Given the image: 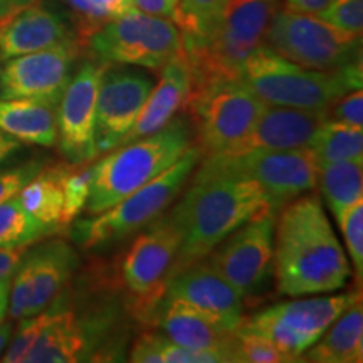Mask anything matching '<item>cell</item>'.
Here are the masks:
<instances>
[{"mask_svg":"<svg viewBox=\"0 0 363 363\" xmlns=\"http://www.w3.org/2000/svg\"><path fill=\"white\" fill-rule=\"evenodd\" d=\"M130 360L135 363H162L160 355H158L155 331L142 333L136 338L130 352Z\"/></svg>","mask_w":363,"mask_h":363,"instance_id":"cell-39","label":"cell"},{"mask_svg":"<svg viewBox=\"0 0 363 363\" xmlns=\"http://www.w3.org/2000/svg\"><path fill=\"white\" fill-rule=\"evenodd\" d=\"M48 321L24 358V363H72L91 360L103 320H79L72 311L48 308Z\"/></svg>","mask_w":363,"mask_h":363,"instance_id":"cell-19","label":"cell"},{"mask_svg":"<svg viewBox=\"0 0 363 363\" xmlns=\"http://www.w3.org/2000/svg\"><path fill=\"white\" fill-rule=\"evenodd\" d=\"M264 39L279 56L310 69L333 71L362 59V35L340 30L315 13L291 9L276 11Z\"/></svg>","mask_w":363,"mask_h":363,"instance_id":"cell-9","label":"cell"},{"mask_svg":"<svg viewBox=\"0 0 363 363\" xmlns=\"http://www.w3.org/2000/svg\"><path fill=\"white\" fill-rule=\"evenodd\" d=\"M190 89H192V76H190V67L184 49H180L162 67L160 79L155 88L150 91L135 125L131 126L120 145L131 143L165 128L177 113L185 108Z\"/></svg>","mask_w":363,"mask_h":363,"instance_id":"cell-22","label":"cell"},{"mask_svg":"<svg viewBox=\"0 0 363 363\" xmlns=\"http://www.w3.org/2000/svg\"><path fill=\"white\" fill-rule=\"evenodd\" d=\"M133 7L152 16L172 19L174 17L177 0H133Z\"/></svg>","mask_w":363,"mask_h":363,"instance_id":"cell-42","label":"cell"},{"mask_svg":"<svg viewBox=\"0 0 363 363\" xmlns=\"http://www.w3.org/2000/svg\"><path fill=\"white\" fill-rule=\"evenodd\" d=\"M358 296L362 291L281 303L242 320L238 330L261 335L289 362H298Z\"/></svg>","mask_w":363,"mask_h":363,"instance_id":"cell-11","label":"cell"},{"mask_svg":"<svg viewBox=\"0 0 363 363\" xmlns=\"http://www.w3.org/2000/svg\"><path fill=\"white\" fill-rule=\"evenodd\" d=\"M274 234L272 272L281 294L331 293L347 284L350 266L315 195L284 203Z\"/></svg>","mask_w":363,"mask_h":363,"instance_id":"cell-1","label":"cell"},{"mask_svg":"<svg viewBox=\"0 0 363 363\" xmlns=\"http://www.w3.org/2000/svg\"><path fill=\"white\" fill-rule=\"evenodd\" d=\"M301 360L316 363H360L363 360L362 296L347 306Z\"/></svg>","mask_w":363,"mask_h":363,"instance_id":"cell-24","label":"cell"},{"mask_svg":"<svg viewBox=\"0 0 363 363\" xmlns=\"http://www.w3.org/2000/svg\"><path fill=\"white\" fill-rule=\"evenodd\" d=\"M72 9L78 26V38L84 45L86 39L99 27L123 16L133 7V0H66Z\"/></svg>","mask_w":363,"mask_h":363,"instance_id":"cell-31","label":"cell"},{"mask_svg":"<svg viewBox=\"0 0 363 363\" xmlns=\"http://www.w3.org/2000/svg\"><path fill=\"white\" fill-rule=\"evenodd\" d=\"M106 62L86 61L67 83L56 108L57 148L71 165H86L98 157L94 142L96 98Z\"/></svg>","mask_w":363,"mask_h":363,"instance_id":"cell-15","label":"cell"},{"mask_svg":"<svg viewBox=\"0 0 363 363\" xmlns=\"http://www.w3.org/2000/svg\"><path fill=\"white\" fill-rule=\"evenodd\" d=\"M0 128L24 145L56 147V108L30 99L0 98Z\"/></svg>","mask_w":363,"mask_h":363,"instance_id":"cell-25","label":"cell"},{"mask_svg":"<svg viewBox=\"0 0 363 363\" xmlns=\"http://www.w3.org/2000/svg\"><path fill=\"white\" fill-rule=\"evenodd\" d=\"M12 337V325L11 323H0V353L9 345V340Z\"/></svg>","mask_w":363,"mask_h":363,"instance_id":"cell-46","label":"cell"},{"mask_svg":"<svg viewBox=\"0 0 363 363\" xmlns=\"http://www.w3.org/2000/svg\"><path fill=\"white\" fill-rule=\"evenodd\" d=\"M333 120L342 121V123L358 126L362 128L363 125V93L360 89L348 91L342 98L335 101Z\"/></svg>","mask_w":363,"mask_h":363,"instance_id":"cell-38","label":"cell"},{"mask_svg":"<svg viewBox=\"0 0 363 363\" xmlns=\"http://www.w3.org/2000/svg\"><path fill=\"white\" fill-rule=\"evenodd\" d=\"M240 81L266 104L330 110L348 91L362 88V59L333 71L299 66L262 44L240 69Z\"/></svg>","mask_w":363,"mask_h":363,"instance_id":"cell-3","label":"cell"},{"mask_svg":"<svg viewBox=\"0 0 363 363\" xmlns=\"http://www.w3.org/2000/svg\"><path fill=\"white\" fill-rule=\"evenodd\" d=\"M27 257L33 264V299L29 316H34L51 308L69 283L78 267V254L65 240H51L34 249H27Z\"/></svg>","mask_w":363,"mask_h":363,"instance_id":"cell-23","label":"cell"},{"mask_svg":"<svg viewBox=\"0 0 363 363\" xmlns=\"http://www.w3.org/2000/svg\"><path fill=\"white\" fill-rule=\"evenodd\" d=\"M328 111L266 104L251 131L238 145L220 153L239 155L246 152H274L308 147L313 135L328 118Z\"/></svg>","mask_w":363,"mask_h":363,"instance_id":"cell-18","label":"cell"},{"mask_svg":"<svg viewBox=\"0 0 363 363\" xmlns=\"http://www.w3.org/2000/svg\"><path fill=\"white\" fill-rule=\"evenodd\" d=\"M315 16L345 33L362 35L363 0H331L323 11Z\"/></svg>","mask_w":363,"mask_h":363,"instance_id":"cell-34","label":"cell"},{"mask_svg":"<svg viewBox=\"0 0 363 363\" xmlns=\"http://www.w3.org/2000/svg\"><path fill=\"white\" fill-rule=\"evenodd\" d=\"M81 48L83 44L74 40L6 59L0 67V98L30 99L57 108Z\"/></svg>","mask_w":363,"mask_h":363,"instance_id":"cell-14","label":"cell"},{"mask_svg":"<svg viewBox=\"0 0 363 363\" xmlns=\"http://www.w3.org/2000/svg\"><path fill=\"white\" fill-rule=\"evenodd\" d=\"M269 211L276 207L257 182L195 174L192 185L169 214L182 234L180 252L170 274L203 259L235 229Z\"/></svg>","mask_w":363,"mask_h":363,"instance_id":"cell-2","label":"cell"},{"mask_svg":"<svg viewBox=\"0 0 363 363\" xmlns=\"http://www.w3.org/2000/svg\"><path fill=\"white\" fill-rule=\"evenodd\" d=\"M74 40L78 34L56 12L33 2L0 21V61Z\"/></svg>","mask_w":363,"mask_h":363,"instance_id":"cell-20","label":"cell"},{"mask_svg":"<svg viewBox=\"0 0 363 363\" xmlns=\"http://www.w3.org/2000/svg\"><path fill=\"white\" fill-rule=\"evenodd\" d=\"M235 343H238L239 362L249 363H283L289 358L283 355L269 340L256 333L235 330Z\"/></svg>","mask_w":363,"mask_h":363,"instance_id":"cell-35","label":"cell"},{"mask_svg":"<svg viewBox=\"0 0 363 363\" xmlns=\"http://www.w3.org/2000/svg\"><path fill=\"white\" fill-rule=\"evenodd\" d=\"M147 320L160 326L163 335L177 345L192 350L224 352L229 353L234 362H239L235 331L220 328L185 303L162 296Z\"/></svg>","mask_w":363,"mask_h":363,"instance_id":"cell-21","label":"cell"},{"mask_svg":"<svg viewBox=\"0 0 363 363\" xmlns=\"http://www.w3.org/2000/svg\"><path fill=\"white\" fill-rule=\"evenodd\" d=\"M33 2H35V0H0V21L7 17L9 13L16 12L17 9L29 6Z\"/></svg>","mask_w":363,"mask_h":363,"instance_id":"cell-45","label":"cell"},{"mask_svg":"<svg viewBox=\"0 0 363 363\" xmlns=\"http://www.w3.org/2000/svg\"><path fill=\"white\" fill-rule=\"evenodd\" d=\"M91 180H93V165H67L62 179L65 187V207H62V229L71 225L81 212L86 208L89 197Z\"/></svg>","mask_w":363,"mask_h":363,"instance_id":"cell-32","label":"cell"},{"mask_svg":"<svg viewBox=\"0 0 363 363\" xmlns=\"http://www.w3.org/2000/svg\"><path fill=\"white\" fill-rule=\"evenodd\" d=\"M67 165L44 167L33 180L27 182L17 194L22 207L40 224L52 227L56 233L62 229V207H65V187L62 179Z\"/></svg>","mask_w":363,"mask_h":363,"instance_id":"cell-26","label":"cell"},{"mask_svg":"<svg viewBox=\"0 0 363 363\" xmlns=\"http://www.w3.org/2000/svg\"><path fill=\"white\" fill-rule=\"evenodd\" d=\"M286 7L296 12L305 13H318L328 6L331 0H284Z\"/></svg>","mask_w":363,"mask_h":363,"instance_id":"cell-43","label":"cell"},{"mask_svg":"<svg viewBox=\"0 0 363 363\" xmlns=\"http://www.w3.org/2000/svg\"><path fill=\"white\" fill-rule=\"evenodd\" d=\"M49 313L48 310L38 315L24 318L19 326V331L13 337V340L9 345L7 352L4 353L2 362L6 363H24V358L29 353L30 348L34 347L35 340H38L39 333L43 331L45 321H48Z\"/></svg>","mask_w":363,"mask_h":363,"instance_id":"cell-36","label":"cell"},{"mask_svg":"<svg viewBox=\"0 0 363 363\" xmlns=\"http://www.w3.org/2000/svg\"><path fill=\"white\" fill-rule=\"evenodd\" d=\"M26 150V145L17 140L16 136H12L7 131L0 128V170L6 169L7 165H11L13 160H17V157L21 155Z\"/></svg>","mask_w":363,"mask_h":363,"instance_id":"cell-41","label":"cell"},{"mask_svg":"<svg viewBox=\"0 0 363 363\" xmlns=\"http://www.w3.org/2000/svg\"><path fill=\"white\" fill-rule=\"evenodd\" d=\"M190 142L192 128L189 121L174 118L157 133L116 147L111 155L93 165V180L84 211L96 216L123 201L174 165L190 147Z\"/></svg>","mask_w":363,"mask_h":363,"instance_id":"cell-4","label":"cell"},{"mask_svg":"<svg viewBox=\"0 0 363 363\" xmlns=\"http://www.w3.org/2000/svg\"><path fill=\"white\" fill-rule=\"evenodd\" d=\"M363 160H343L320 167L318 185L335 219L348 207L363 201Z\"/></svg>","mask_w":363,"mask_h":363,"instance_id":"cell-27","label":"cell"},{"mask_svg":"<svg viewBox=\"0 0 363 363\" xmlns=\"http://www.w3.org/2000/svg\"><path fill=\"white\" fill-rule=\"evenodd\" d=\"M266 103L240 79L219 81L190 91L184 110L194 118L202 157L233 148L246 136Z\"/></svg>","mask_w":363,"mask_h":363,"instance_id":"cell-8","label":"cell"},{"mask_svg":"<svg viewBox=\"0 0 363 363\" xmlns=\"http://www.w3.org/2000/svg\"><path fill=\"white\" fill-rule=\"evenodd\" d=\"M337 220L360 283L363 278V201L348 207L342 216L337 217Z\"/></svg>","mask_w":363,"mask_h":363,"instance_id":"cell-33","label":"cell"},{"mask_svg":"<svg viewBox=\"0 0 363 363\" xmlns=\"http://www.w3.org/2000/svg\"><path fill=\"white\" fill-rule=\"evenodd\" d=\"M320 167L311 148L301 147L274 152H246L239 155L216 153L203 157L197 174L234 175L257 182L278 211L284 203L318 187Z\"/></svg>","mask_w":363,"mask_h":363,"instance_id":"cell-7","label":"cell"},{"mask_svg":"<svg viewBox=\"0 0 363 363\" xmlns=\"http://www.w3.org/2000/svg\"><path fill=\"white\" fill-rule=\"evenodd\" d=\"M182 234L170 216L148 224V229L131 244L120 266L123 286L138 298V315L148 316L163 296L165 281L180 252Z\"/></svg>","mask_w":363,"mask_h":363,"instance_id":"cell-13","label":"cell"},{"mask_svg":"<svg viewBox=\"0 0 363 363\" xmlns=\"http://www.w3.org/2000/svg\"><path fill=\"white\" fill-rule=\"evenodd\" d=\"M101 62L162 69L182 49L180 30L172 21L131 7L86 39Z\"/></svg>","mask_w":363,"mask_h":363,"instance_id":"cell-10","label":"cell"},{"mask_svg":"<svg viewBox=\"0 0 363 363\" xmlns=\"http://www.w3.org/2000/svg\"><path fill=\"white\" fill-rule=\"evenodd\" d=\"M49 234L56 230L27 214L17 195L0 202V247L30 246Z\"/></svg>","mask_w":363,"mask_h":363,"instance_id":"cell-30","label":"cell"},{"mask_svg":"<svg viewBox=\"0 0 363 363\" xmlns=\"http://www.w3.org/2000/svg\"><path fill=\"white\" fill-rule=\"evenodd\" d=\"M278 0H229L214 33L201 43H182L192 89L240 79L244 61L264 43Z\"/></svg>","mask_w":363,"mask_h":363,"instance_id":"cell-5","label":"cell"},{"mask_svg":"<svg viewBox=\"0 0 363 363\" xmlns=\"http://www.w3.org/2000/svg\"><path fill=\"white\" fill-rule=\"evenodd\" d=\"M308 147L315 153L320 165L343 160H363L362 128L326 118Z\"/></svg>","mask_w":363,"mask_h":363,"instance_id":"cell-28","label":"cell"},{"mask_svg":"<svg viewBox=\"0 0 363 363\" xmlns=\"http://www.w3.org/2000/svg\"><path fill=\"white\" fill-rule=\"evenodd\" d=\"M276 211L247 220L211 252L207 264L240 296L264 291L272 276Z\"/></svg>","mask_w":363,"mask_h":363,"instance_id":"cell-12","label":"cell"},{"mask_svg":"<svg viewBox=\"0 0 363 363\" xmlns=\"http://www.w3.org/2000/svg\"><path fill=\"white\" fill-rule=\"evenodd\" d=\"M29 246H16V247H0V279L12 278L13 272L24 259Z\"/></svg>","mask_w":363,"mask_h":363,"instance_id":"cell-40","label":"cell"},{"mask_svg":"<svg viewBox=\"0 0 363 363\" xmlns=\"http://www.w3.org/2000/svg\"><path fill=\"white\" fill-rule=\"evenodd\" d=\"M163 298L185 303L227 331H235L244 320L242 296L211 266L201 262L170 274Z\"/></svg>","mask_w":363,"mask_h":363,"instance_id":"cell-17","label":"cell"},{"mask_svg":"<svg viewBox=\"0 0 363 363\" xmlns=\"http://www.w3.org/2000/svg\"><path fill=\"white\" fill-rule=\"evenodd\" d=\"M44 167V162L30 160L13 169L0 170V202L16 197L27 182L33 180Z\"/></svg>","mask_w":363,"mask_h":363,"instance_id":"cell-37","label":"cell"},{"mask_svg":"<svg viewBox=\"0 0 363 363\" xmlns=\"http://www.w3.org/2000/svg\"><path fill=\"white\" fill-rule=\"evenodd\" d=\"M201 158L197 145H190L174 165L136 189L123 201L99 212L96 217L76 222L72 239L86 249H93L123 240L152 224L175 201Z\"/></svg>","mask_w":363,"mask_h":363,"instance_id":"cell-6","label":"cell"},{"mask_svg":"<svg viewBox=\"0 0 363 363\" xmlns=\"http://www.w3.org/2000/svg\"><path fill=\"white\" fill-rule=\"evenodd\" d=\"M153 88L152 79L140 71L106 62L96 98L94 142L98 155L115 150L135 125Z\"/></svg>","mask_w":363,"mask_h":363,"instance_id":"cell-16","label":"cell"},{"mask_svg":"<svg viewBox=\"0 0 363 363\" xmlns=\"http://www.w3.org/2000/svg\"><path fill=\"white\" fill-rule=\"evenodd\" d=\"M11 281L12 278L0 279V323L6 320L9 313V294H11Z\"/></svg>","mask_w":363,"mask_h":363,"instance_id":"cell-44","label":"cell"},{"mask_svg":"<svg viewBox=\"0 0 363 363\" xmlns=\"http://www.w3.org/2000/svg\"><path fill=\"white\" fill-rule=\"evenodd\" d=\"M229 0H177L174 24L182 43H201L214 33Z\"/></svg>","mask_w":363,"mask_h":363,"instance_id":"cell-29","label":"cell"}]
</instances>
